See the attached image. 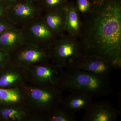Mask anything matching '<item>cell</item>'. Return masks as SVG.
Segmentation results:
<instances>
[{
  "label": "cell",
  "mask_w": 121,
  "mask_h": 121,
  "mask_svg": "<svg viewBox=\"0 0 121 121\" xmlns=\"http://www.w3.org/2000/svg\"><path fill=\"white\" fill-rule=\"evenodd\" d=\"M91 1L78 38L82 53L101 56L120 69L121 0Z\"/></svg>",
  "instance_id": "cell-1"
},
{
  "label": "cell",
  "mask_w": 121,
  "mask_h": 121,
  "mask_svg": "<svg viewBox=\"0 0 121 121\" xmlns=\"http://www.w3.org/2000/svg\"><path fill=\"white\" fill-rule=\"evenodd\" d=\"M59 86L63 90L80 91L93 98L108 95L113 90L109 76L95 74L76 68L66 69Z\"/></svg>",
  "instance_id": "cell-2"
},
{
  "label": "cell",
  "mask_w": 121,
  "mask_h": 121,
  "mask_svg": "<svg viewBox=\"0 0 121 121\" xmlns=\"http://www.w3.org/2000/svg\"><path fill=\"white\" fill-rule=\"evenodd\" d=\"M50 51L55 65L66 69L74 67L82 54L78 38L68 34L57 38Z\"/></svg>",
  "instance_id": "cell-3"
},
{
  "label": "cell",
  "mask_w": 121,
  "mask_h": 121,
  "mask_svg": "<svg viewBox=\"0 0 121 121\" xmlns=\"http://www.w3.org/2000/svg\"><path fill=\"white\" fill-rule=\"evenodd\" d=\"M43 15L37 4L21 0L9 8L8 18L13 25L23 28Z\"/></svg>",
  "instance_id": "cell-4"
},
{
  "label": "cell",
  "mask_w": 121,
  "mask_h": 121,
  "mask_svg": "<svg viewBox=\"0 0 121 121\" xmlns=\"http://www.w3.org/2000/svg\"><path fill=\"white\" fill-rule=\"evenodd\" d=\"M23 28L26 42L50 50L56 38L44 23L43 17Z\"/></svg>",
  "instance_id": "cell-5"
},
{
  "label": "cell",
  "mask_w": 121,
  "mask_h": 121,
  "mask_svg": "<svg viewBox=\"0 0 121 121\" xmlns=\"http://www.w3.org/2000/svg\"><path fill=\"white\" fill-rule=\"evenodd\" d=\"M9 55L16 62L32 64L45 62L51 58L50 50L41 48L25 42Z\"/></svg>",
  "instance_id": "cell-6"
},
{
  "label": "cell",
  "mask_w": 121,
  "mask_h": 121,
  "mask_svg": "<svg viewBox=\"0 0 121 121\" xmlns=\"http://www.w3.org/2000/svg\"><path fill=\"white\" fill-rule=\"evenodd\" d=\"M109 102H93L85 110L83 121H115L121 114Z\"/></svg>",
  "instance_id": "cell-7"
},
{
  "label": "cell",
  "mask_w": 121,
  "mask_h": 121,
  "mask_svg": "<svg viewBox=\"0 0 121 121\" xmlns=\"http://www.w3.org/2000/svg\"><path fill=\"white\" fill-rule=\"evenodd\" d=\"M74 68L95 74L105 76H109L112 70L114 69L111 63L102 57L84 55L82 53Z\"/></svg>",
  "instance_id": "cell-8"
},
{
  "label": "cell",
  "mask_w": 121,
  "mask_h": 121,
  "mask_svg": "<svg viewBox=\"0 0 121 121\" xmlns=\"http://www.w3.org/2000/svg\"><path fill=\"white\" fill-rule=\"evenodd\" d=\"M25 42L23 28L15 25L0 35V48L9 54Z\"/></svg>",
  "instance_id": "cell-9"
},
{
  "label": "cell",
  "mask_w": 121,
  "mask_h": 121,
  "mask_svg": "<svg viewBox=\"0 0 121 121\" xmlns=\"http://www.w3.org/2000/svg\"><path fill=\"white\" fill-rule=\"evenodd\" d=\"M42 17L48 28L56 38L61 37L65 34V8L46 11L43 13Z\"/></svg>",
  "instance_id": "cell-10"
},
{
  "label": "cell",
  "mask_w": 121,
  "mask_h": 121,
  "mask_svg": "<svg viewBox=\"0 0 121 121\" xmlns=\"http://www.w3.org/2000/svg\"><path fill=\"white\" fill-rule=\"evenodd\" d=\"M69 92L68 95L63 98L61 103L63 108L70 112L75 113L79 111H85L93 102V98L89 95L80 91Z\"/></svg>",
  "instance_id": "cell-11"
},
{
  "label": "cell",
  "mask_w": 121,
  "mask_h": 121,
  "mask_svg": "<svg viewBox=\"0 0 121 121\" xmlns=\"http://www.w3.org/2000/svg\"><path fill=\"white\" fill-rule=\"evenodd\" d=\"M66 13L65 31L73 37L78 38L82 25L80 14L73 3L69 2L65 8Z\"/></svg>",
  "instance_id": "cell-12"
},
{
  "label": "cell",
  "mask_w": 121,
  "mask_h": 121,
  "mask_svg": "<svg viewBox=\"0 0 121 121\" xmlns=\"http://www.w3.org/2000/svg\"><path fill=\"white\" fill-rule=\"evenodd\" d=\"M48 117L49 121H75L76 120L75 113L70 112L64 108L54 107Z\"/></svg>",
  "instance_id": "cell-13"
},
{
  "label": "cell",
  "mask_w": 121,
  "mask_h": 121,
  "mask_svg": "<svg viewBox=\"0 0 121 121\" xmlns=\"http://www.w3.org/2000/svg\"><path fill=\"white\" fill-rule=\"evenodd\" d=\"M69 2L68 0H39L37 4L43 13L52 9L64 8Z\"/></svg>",
  "instance_id": "cell-14"
},
{
  "label": "cell",
  "mask_w": 121,
  "mask_h": 121,
  "mask_svg": "<svg viewBox=\"0 0 121 121\" xmlns=\"http://www.w3.org/2000/svg\"><path fill=\"white\" fill-rule=\"evenodd\" d=\"M20 99L19 94L16 90L0 88V101L6 103H15Z\"/></svg>",
  "instance_id": "cell-15"
},
{
  "label": "cell",
  "mask_w": 121,
  "mask_h": 121,
  "mask_svg": "<svg viewBox=\"0 0 121 121\" xmlns=\"http://www.w3.org/2000/svg\"><path fill=\"white\" fill-rule=\"evenodd\" d=\"M19 76L14 73H7L0 77V87H5L11 86L17 81Z\"/></svg>",
  "instance_id": "cell-16"
},
{
  "label": "cell",
  "mask_w": 121,
  "mask_h": 121,
  "mask_svg": "<svg viewBox=\"0 0 121 121\" xmlns=\"http://www.w3.org/2000/svg\"><path fill=\"white\" fill-rule=\"evenodd\" d=\"M1 115L4 119L9 120H19L21 118V114L19 111L12 108H5L1 111Z\"/></svg>",
  "instance_id": "cell-17"
},
{
  "label": "cell",
  "mask_w": 121,
  "mask_h": 121,
  "mask_svg": "<svg viewBox=\"0 0 121 121\" xmlns=\"http://www.w3.org/2000/svg\"><path fill=\"white\" fill-rule=\"evenodd\" d=\"M76 7L78 11L82 16L85 15L91 10V0H76Z\"/></svg>",
  "instance_id": "cell-18"
},
{
  "label": "cell",
  "mask_w": 121,
  "mask_h": 121,
  "mask_svg": "<svg viewBox=\"0 0 121 121\" xmlns=\"http://www.w3.org/2000/svg\"><path fill=\"white\" fill-rule=\"evenodd\" d=\"M13 25L8 17L0 19V35Z\"/></svg>",
  "instance_id": "cell-19"
},
{
  "label": "cell",
  "mask_w": 121,
  "mask_h": 121,
  "mask_svg": "<svg viewBox=\"0 0 121 121\" xmlns=\"http://www.w3.org/2000/svg\"><path fill=\"white\" fill-rule=\"evenodd\" d=\"M9 8L0 1V19L8 17Z\"/></svg>",
  "instance_id": "cell-20"
},
{
  "label": "cell",
  "mask_w": 121,
  "mask_h": 121,
  "mask_svg": "<svg viewBox=\"0 0 121 121\" xmlns=\"http://www.w3.org/2000/svg\"><path fill=\"white\" fill-rule=\"evenodd\" d=\"M9 54H8L4 51H0V64L9 60Z\"/></svg>",
  "instance_id": "cell-21"
},
{
  "label": "cell",
  "mask_w": 121,
  "mask_h": 121,
  "mask_svg": "<svg viewBox=\"0 0 121 121\" xmlns=\"http://www.w3.org/2000/svg\"><path fill=\"white\" fill-rule=\"evenodd\" d=\"M20 0H0V1L9 8Z\"/></svg>",
  "instance_id": "cell-22"
},
{
  "label": "cell",
  "mask_w": 121,
  "mask_h": 121,
  "mask_svg": "<svg viewBox=\"0 0 121 121\" xmlns=\"http://www.w3.org/2000/svg\"><path fill=\"white\" fill-rule=\"evenodd\" d=\"M25 1H28L32 3H35V4H37L39 0H23Z\"/></svg>",
  "instance_id": "cell-23"
}]
</instances>
